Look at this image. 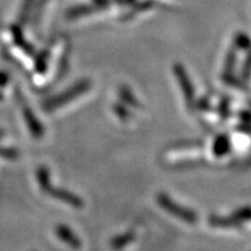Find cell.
I'll return each instance as SVG.
<instances>
[{
  "label": "cell",
  "mask_w": 251,
  "mask_h": 251,
  "mask_svg": "<svg viewBox=\"0 0 251 251\" xmlns=\"http://www.w3.org/2000/svg\"><path fill=\"white\" fill-rule=\"evenodd\" d=\"M90 87H91V82L87 81V79H82L79 82L75 83L73 86H71L70 89L63 91L59 95L54 96L51 99H49L48 101L44 102V110L47 112H53V110L58 109L60 106L66 105L67 102H71L73 99H76L77 96L82 95L86 91H89Z\"/></svg>",
  "instance_id": "6da1fadb"
},
{
  "label": "cell",
  "mask_w": 251,
  "mask_h": 251,
  "mask_svg": "<svg viewBox=\"0 0 251 251\" xmlns=\"http://www.w3.org/2000/svg\"><path fill=\"white\" fill-rule=\"evenodd\" d=\"M158 202L162 208H164L167 212L173 214L175 217H177V218L183 219V221L187 222V223H195L196 222L195 213L192 212V210H190V209L183 208V206L178 205L177 202H175L172 199L165 195V194L158 195Z\"/></svg>",
  "instance_id": "7a4b0ae2"
},
{
  "label": "cell",
  "mask_w": 251,
  "mask_h": 251,
  "mask_svg": "<svg viewBox=\"0 0 251 251\" xmlns=\"http://www.w3.org/2000/svg\"><path fill=\"white\" fill-rule=\"evenodd\" d=\"M175 75L176 78L178 81V83L181 85V89L183 91V95L186 98V101H187L188 105H192V102H194V87H192V83L188 78L187 73H186L185 68L181 66V64H176L175 66Z\"/></svg>",
  "instance_id": "3957f363"
},
{
  "label": "cell",
  "mask_w": 251,
  "mask_h": 251,
  "mask_svg": "<svg viewBox=\"0 0 251 251\" xmlns=\"http://www.w3.org/2000/svg\"><path fill=\"white\" fill-rule=\"evenodd\" d=\"M48 194L53 196V198L59 199L60 201L72 205L75 208H81L83 205L82 199L76 196L75 194H72V192L67 191V190H63V188H55L51 186V187L48 190Z\"/></svg>",
  "instance_id": "277c9868"
},
{
  "label": "cell",
  "mask_w": 251,
  "mask_h": 251,
  "mask_svg": "<svg viewBox=\"0 0 251 251\" xmlns=\"http://www.w3.org/2000/svg\"><path fill=\"white\" fill-rule=\"evenodd\" d=\"M24 116H25V121L27 123V127L30 129V132L32 133V136L35 137H41L44 135V127L43 125L39 122V119L36 118V116L33 114L32 110L28 108V106H25L24 108Z\"/></svg>",
  "instance_id": "5b68a950"
},
{
  "label": "cell",
  "mask_w": 251,
  "mask_h": 251,
  "mask_svg": "<svg viewBox=\"0 0 251 251\" xmlns=\"http://www.w3.org/2000/svg\"><path fill=\"white\" fill-rule=\"evenodd\" d=\"M231 149V144H229V140L226 135L218 136L215 139L214 144H213V152H214L217 156H225L228 151Z\"/></svg>",
  "instance_id": "8992f818"
},
{
  "label": "cell",
  "mask_w": 251,
  "mask_h": 251,
  "mask_svg": "<svg viewBox=\"0 0 251 251\" xmlns=\"http://www.w3.org/2000/svg\"><path fill=\"white\" fill-rule=\"evenodd\" d=\"M56 235L59 236L63 241L67 242V244H70L73 248H79V246H81L78 238L73 235L72 232H71V229H68V228L64 227V226L56 227Z\"/></svg>",
  "instance_id": "52a82bcc"
},
{
  "label": "cell",
  "mask_w": 251,
  "mask_h": 251,
  "mask_svg": "<svg viewBox=\"0 0 251 251\" xmlns=\"http://www.w3.org/2000/svg\"><path fill=\"white\" fill-rule=\"evenodd\" d=\"M37 181H39L40 188H41L44 192H48V190L51 187L49 169H47L45 167H40L39 171H37Z\"/></svg>",
  "instance_id": "ba28073f"
},
{
  "label": "cell",
  "mask_w": 251,
  "mask_h": 251,
  "mask_svg": "<svg viewBox=\"0 0 251 251\" xmlns=\"http://www.w3.org/2000/svg\"><path fill=\"white\" fill-rule=\"evenodd\" d=\"M119 95H121V98H122L123 100H125L127 104H129L131 106H133V108H137V106H140V102L137 101V99L135 98V95H133L131 91H129V89H127L126 86H121L118 90Z\"/></svg>",
  "instance_id": "9c48e42d"
},
{
  "label": "cell",
  "mask_w": 251,
  "mask_h": 251,
  "mask_svg": "<svg viewBox=\"0 0 251 251\" xmlns=\"http://www.w3.org/2000/svg\"><path fill=\"white\" fill-rule=\"evenodd\" d=\"M48 67V51H43L40 53L36 59V64H35V68H36L37 72L43 73L44 71L47 70Z\"/></svg>",
  "instance_id": "30bf717a"
},
{
  "label": "cell",
  "mask_w": 251,
  "mask_h": 251,
  "mask_svg": "<svg viewBox=\"0 0 251 251\" xmlns=\"http://www.w3.org/2000/svg\"><path fill=\"white\" fill-rule=\"evenodd\" d=\"M235 44L237 48H241V49H249L251 48V41L246 35H242V33H238L236 36Z\"/></svg>",
  "instance_id": "8fae6325"
},
{
  "label": "cell",
  "mask_w": 251,
  "mask_h": 251,
  "mask_svg": "<svg viewBox=\"0 0 251 251\" xmlns=\"http://www.w3.org/2000/svg\"><path fill=\"white\" fill-rule=\"evenodd\" d=\"M14 37H16V43L20 45V47L24 48L25 50H27L28 53H32V48H31V45H28V44L26 43L24 40V37H22V33H21L20 28H14Z\"/></svg>",
  "instance_id": "7c38bea8"
},
{
  "label": "cell",
  "mask_w": 251,
  "mask_h": 251,
  "mask_svg": "<svg viewBox=\"0 0 251 251\" xmlns=\"http://www.w3.org/2000/svg\"><path fill=\"white\" fill-rule=\"evenodd\" d=\"M113 108H114V112H116L117 116H118L121 119H123V121H126V119L129 117V113L127 112V110H126L122 105L116 104V105L113 106Z\"/></svg>",
  "instance_id": "4fadbf2b"
},
{
  "label": "cell",
  "mask_w": 251,
  "mask_h": 251,
  "mask_svg": "<svg viewBox=\"0 0 251 251\" xmlns=\"http://www.w3.org/2000/svg\"><path fill=\"white\" fill-rule=\"evenodd\" d=\"M0 154L9 159H16L18 156V151L13 149H0Z\"/></svg>",
  "instance_id": "5bb4252c"
},
{
  "label": "cell",
  "mask_w": 251,
  "mask_h": 251,
  "mask_svg": "<svg viewBox=\"0 0 251 251\" xmlns=\"http://www.w3.org/2000/svg\"><path fill=\"white\" fill-rule=\"evenodd\" d=\"M250 72H251V55L249 56L248 62H246V64H245L244 72H242V77H244V79H249Z\"/></svg>",
  "instance_id": "9a60e30c"
}]
</instances>
